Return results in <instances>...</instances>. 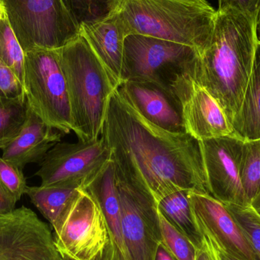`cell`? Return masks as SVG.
Returning a JSON list of instances; mask_svg holds the SVG:
<instances>
[{
  "mask_svg": "<svg viewBox=\"0 0 260 260\" xmlns=\"http://www.w3.org/2000/svg\"><path fill=\"white\" fill-rule=\"evenodd\" d=\"M101 136L111 151L116 177L156 203L177 189L211 196L200 141L153 124L118 88L110 98Z\"/></svg>",
  "mask_w": 260,
  "mask_h": 260,
  "instance_id": "6da1fadb",
  "label": "cell"
},
{
  "mask_svg": "<svg viewBox=\"0 0 260 260\" xmlns=\"http://www.w3.org/2000/svg\"><path fill=\"white\" fill-rule=\"evenodd\" d=\"M256 44L251 20L232 9L217 10L210 41L199 52L194 78L218 102L232 124L244 102Z\"/></svg>",
  "mask_w": 260,
  "mask_h": 260,
  "instance_id": "7a4b0ae2",
  "label": "cell"
},
{
  "mask_svg": "<svg viewBox=\"0 0 260 260\" xmlns=\"http://www.w3.org/2000/svg\"><path fill=\"white\" fill-rule=\"evenodd\" d=\"M56 51L68 88L73 132L79 141L97 140L119 84L80 34Z\"/></svg>",
  "mask_w": 260,
  "mask_h": 260,
  "instance_id": "3957f363",
  "label": "cell"
},
{
  "mask_svg": "<svg viewBox=\"0 0 260 260\" xmlns=\"http://www.w3.org/2000/svg\"><path fill=\"white\" fill-rule=\"evenodd\" d=\"M126 37L143 35L203 50L210 41L217 10L207 2L120 0L117 9Z\"/></svg>",
  "mask_w": 260,
  "mask_h": 260,
  "instance_id": "277c9868",
  "label": "cell"
},
{
  "mask_svg": "<svg viewBox=\"0 0 260 260\" xmlns=\"http://www.w3.org/2000/svg\"><path fill=\"white\" fill-rule=\"evenodd\" d=\"M22 85L27 106L35 114L64 135L73 132L68 88L56 50L24 53Z\"/></svg>",
  "mask_w": 260,
  "mask_h": 260,
  "instance_id": "5b68a950",
  "label": "cell"
},
{
  "mask_svg": "<svg viewBox=\"0 0 260 260\" xmlns=\"http://www.w3.org/2000/svg\"><path fill=\"white\" fill-rule=\"evenodd\" d=\"M24 53L36 48L56 50L79 36L62 0H0Z\"/></svg>",
  "mask_w": 260,
  "mask_h": 260,
  "instance_id": "8992f818",
  "label": "cell"
},
{
  "mask_svg": "<svg viewBox=\"0 0 260 260\" xmlns=\"http://www.w3.org/2000/svg\"><path fill=\"white\" fill-rule=\"evenodd\" d=\"M198 61L195 47L143 35H129L124 41L123 82L146 81L171 88L180 75L189 73L194 76Z\"/></svg>",
  "mask_w": 260,
  "mask_h": 260,
  "instance_id": "52a82bcc",
  "label": "cell"
},
{
  "mask_svg": "<svg viewBox=\"0 0 260 260\" xmlns=\"http://www.w3.org/2000/svg\"><path fill=\"white\" fill-rule=\"evenodd\" d=\"M52 229L55 245L63 259H103L110 241L106 221L97 202L85 189H81Z\"/></svg>",
  "mask_w": 260,
  "mask_h": 260,
  "instance_id": "ba28073f",
  "label": "cell"
},
{
  "mask_svg": "<svg viewBox=\"0 0 260 260\" xmlns=\"http://www.w3.org/2000/svg\"><path fill=\"white\" fill-rule=\"evenodd\" d=\"M111 160V151L102 136L88 142H59L39 164L35 176L41 178V185L61 183L83 189Z\"/></svg>",
  "mask_w": 260,
  "mask_h": 260,
  "instance_id": "9c48e42d",
  "label": "cell"
},
{
  "mask_svg": "<svg viewBox=\"0 0 260 260\" xmlns=\"http://www.w3.org/2000/svg\"><path fill=\"white\" fill-rule=\"evenodd\" d=\"M47 223L21 206L0 215V260H62Z\"/></svg>",
  "mask_w": 260,
  "mask_h": 260,
  "instance_id": "30bf717a",
  "label": "cell"
},
{
  "mask_svg": "<svg viewBox=\"0 0 260 260\" xmlns=\"http://www.w3.org/2000/svg\"><path fill=\"white\" fill-rule=\"evenodd\" d=\"M122 228L129 260H154L161 244L157 203L116 177Z\"/></svg>",
  "mask_w": 260,
  "mask_h": 260,
  "instance_id": "8fae6325",
  "label": "cell"
},
{
  "mask_svg": "<svg viewBox=\"0 0 260 260\" xmlns=\"http://www.w3.org/2000/svg\"><path fill=\"white\" fill-rule=\"evenodd\" d=\"M170 88L180 101L186 133L200 141L240 139L218 102L196 81L192 73L177 76Z\"/></svg>",
  "mask_w": 260,
  "mask_h": 260,
  "instance_id": "7c38bea8",
  "label": "cell"
},
{
  "mask_svg": "<svg viewBox=\"0 0 260 260\" xmlns=\"http://www.w3.org/2000/svg\"><path fill=\"white\" fill-rule=\"evenodd\" d=\"M243 144L234 137L200 141L211 196L224 204L250 205L240 177Z\"/></svg>",
  "mask_w": 260,
  "mask_h": 260,
  "instance_id": "4fadbf2b",
  "label": "cell"
},
{
  "mask_svg": "<svg viewBox=\"0 0 260 260\" xmlns=\"http://www.w3.org/2000/svg\"><path fill=\"white\" fill-rule=\"evenodd\" d=\"M189 201L194 221L202 235L239 259L255 260L250 244L224 203L212 196L192 191H189Z\"/></svg>",
  "mask_w": 260,
  "mask_h": 260,
  "instance_id": "5bb4252c",
  "label": "cell"
},
{
  "mask_svg": "<svg viewBox=\"0 0 260 260\" xmlns=\"http://www.w3.org/2000/svg\"><path fill=\"white\" fill-rule=\"evenodd\" d=\"M118 90L153 124L171 133H186L180 101L171 88L146 81H125Z\"/></svg>",
  "mask_w": 260,
  "mask_h": 260,
  "instance_id": "9a60e30c",
  "label": "cell"
},
{
  "mask_svg": "<svg viewBox=\"0 0 260 260\" xmlns=\"http://www.w3.org/2000/svg\"><path fill=\"white\" fill-rule=\"evenodd\" d=\"M103 213L109 235V244L102 260H129L122 228L121 208L112 160L85 188Z\"/></svg>",
  "mask_w": 260,
  "mask_h": 260,
  "instance_id": "2e32d148",
  "label": "cell"
},
{
  "mask_svg": "<svg viewBox=\"0 0 260 260\" xmlns=\"http://www.w3.org/2000/svg\"><path fill=\"white\" fill-rule=\"evenodd\" d=\"M80 35L108 69L119 86L123 82L126 32L117 10L102 19L80 26Z\"/></svg>",
  "mask_w": 260,
  "mask_h": 260,
  "instance_id": "e0dca14e",
  "label": "cell"
},
{
  "mask_svg": "<svg viewBox=\"0 0 260 260\" xmlns=\"http://www.w3.org/2000/svg\"><path fill=\"white\" fill-rule=\"evenodd\" d=\"M64 134L49 126L28 108L27 119L16 138L2 151V157L24 170L29 164H40L49 151L61 142Z\"/></svg>",
  "mask_w": 260,
  "mask_h": 260,
  "instance_id": "ac0fdd59",
  "label": "cell"
},
{
  "mask_svg": "<svg viewBox=\"0 0 260 260\" xmlns=\"http://www.w3.org/2000/svg\"><path fill=\"white\" fill-rule=\"evenodd\" d=\"M232 126L243 141L260 139V44L258 43L244 102Z\"/></svg>",
  "mask_w": 260,
  "mask_h": 260,
  "instance_id": "d6986e66",
  "label": "cell"
},
{
  "mask_svg": "<svg viewBox=\"0 0 260 260\" xmlns=\"http://www.w3.org/2000/svg\"><path fill=\"white\" fill-rule=\"evenodd\" d=\"M80 190L68 185L55 183L39 186H27L25 194L53 228L79 195Z\"/></svg>",
  "mask_w": 260,
  "mask_h": 260,
  "instance_id": "ffe728a7",
  "label": "cell"
},
{
  "mask_svg": "<svg viewBox=\"0 0 260 260\" xmlns=\"http://www.w3.org/2000/svg\"><path fill=\"white\" fill-rule=\"evenodd\" d=\"M162 215L182 234L185 235L196 248L203 244V237L194 221L189 201V190L177 189L157 202Z\"/></svg>",
  "mask_w": 260,
  "mask_h": 260,
  "instance_id": "44dd1931",
  "label": "cell"
},
{
  "mask_svg": "<svg viewBox=\"0 0 260 260\" xmlns=\"http://www.w3.org/2000/svg\"><path fill=\"white\" fill-rule=\"evenodd\" d=\"M27 112L25 99L0 98V149L7 146L19 134Z\"/></svg>",
  "mask_w": 260,
  "mask_h": 260,
  "instance_id": "7402d4cb",
  "label": "cell"
},
{
  "mask_svg": "<svg viewBox=\"0 0 260 260\" xmlns=\"http://www.w3.org/2000/svg\"><path fill=\"white\" fill-rule=\"evenodd\" d=\"M240 177L249 203L260 191V139L244 141Z\"/></svg>",
  "mask_w": 260,
  "mask_h": 260,
  "instance_id": "603a6c76",
  "label": "cell"
},
{
  "mask_svg": "<svg viewBox=\"0 0 260 260\" xmlns=\"http://www.w3.org/2000/svg\"><path fill=\"white\" fill-rule=\"evenodd\" d=\"M120 0H62L64 6L75 22H93L105 18L117 9Z\"/></svg>",
  "mask_w": 260,
  "mask_h": 260,
  "instance_id": "cb8c5ba5",
  "label": "cell"
},
{
  "mask_svg": "<svg viewBox=\"0 0 260 260\" xmlns=\"http://www.w3.org/2000/svg\"><path fill=\"white\" fill-rule=\"evenodd\" d=\"M0 59L22 82L24 52L9 24L6 13L0 21Z\"/></svg>",
  "mask_w": 260,
  "mask_h": 260,
  "instance_id": "d4e9b609",
  "label": "cell"
},
{
  "mask_svg": "<svg viewBox=\"0 0 260 260\" xmlns=\"http://www.w3.org/2000/svg\"><path fill=\"white\" fill-rule=\"evenodd\" d=\"M157 212L162 244L178 260H196L195 246L162 215L159 209Z\"/></svg>",
  "mask_w": 260,
  "mask_h": 260,
  "instance_id": "484cf974",
  "label": "cell"
},
{
  "mask_svg": "<svg viewBox=\"0 0 260 260\" xmlns=\"http://www.w3.org/2000/svg\"><path fill=\"white\" fill-rule=\"evenodd\" d=\"M247 238L254 254L260 260V215L250 206L224 204Z\"/></svg>",
  "mask_w": 260,
  "mask_h": 260,
  "instance_id": "4316f807",
  "label": "cell"
},
{
  "mask_svg": "<svg viewBox=\"0 0 260 260\" xmlns=\"http://www.w3.org/2000/svg\"><path fill=\"white\" fill-rule=\"evenodd\" d=\"M0 183L19 201L27 189V182L22 170L0 156Z\"/></svg>",
  "mask_w": 260,
  "mask_h": 260,
  "instance_id": "83f0119b",
  "label": "cell"
},
{
  "mask_svg": "<svg viewBox=\"0 0 260 260\" xmlns=\"http://www.w3.org/2000/svg\"><path fill=\"white\" fill-rule=\"evenodd\" d=\"M0 98L25 99L22 82L1 59H0Z\"/></svg>",
  "mask_w": 260,
  "mask_h": 260,
  "instance_id": "f1b7e54d",
  "label": "cell"
},
{
  "mask_svg": "<svg viewBox=\"0 0 260 260\" xmlns=\"http://www.w3.org/2000/svg\"><path fill=\"white\" fill-rule=\"evenodd\" d=\"M260 9V0H218V10L232 9L241 12L254 23L258 11Z\"/></svg>",
  "mask_w": 260,
  "mask_h": 260,
  "instance_id": "f546056e",
  "label": "cell"
},
{
  "mask_svg": "<svg viewBox=\"0 0 260 260\" xmlns=\"http://www.w3.org/2000/svg\"><path fill=\"white\" fill-rule=\"evenodd\" d=\"M18 200L0 183V215H4L15 209Z\"/></svg>",
  "mask_w": 260,
  "mask_h": 260,
  "instance_id": "4dcf8cb0",
  "label": "cell"
},
{
  "mask_svg": "<svg viewBox=\"0 0 260 260\" xmlns=\"http://www.w3.org/2000/svg\"><path fill=\"white\" fill-rule=\"evenodd\" d=\"M203 237V244L200 248L197 250L196 260H218L210 241L205 235Z\"/></svg>",
  "mask_w": 260,
  "mask_h": 260,
  "instance_id": "1f68e13d",
  "label": "cell"
},
{
  "mask_svg": "<svg viewBox=\"0 0 260 260\" xmlns=\"http://www.w3.org/2000/svg\"><path fill=\"white\" fill-rule=\"evenodd\" d=\"M205 236L210 241L211 244H212V247H213L214 250H215V253H216L217 257H218V260H242L239 259V258L236 257V256H233V255L231 254V253H228L227 251H225V250H223L221 247H220L218 244H215L213 241H212L209 237L206 236V235H205Z\"/></svg>",
  "mask_w": 260,
  "mask_h": 260,
  "instance_id": "d6a6232c",
  "label": "cell"
},
{
  "mask_svg": "<svg viewBox=\"0 0 260 260\" xmlns=\"http://www.w3.org/2000/svg\"><path fill=\"white\" fill-rule=\"evenodd\" d=\"M154 260H178L171 252L168 250V249L163 244H160L157 248V252H156L155 258Z\"/></svg>",
  "mask_w": 260,
  "mask_h": 260,
  "instance_id": "836d02e7",
  "label": "cell"
},
{
  "mask_svg": "<svg viewBox=\"0 0 260 260\" xmlns=\"http://www.w3.org/2000/svg\"><path fill=\"white\" fill-rule=\"evenodd\" d=\"M254 32L256 37V42L260 44V9L258 11L256 19L254 21Z\"/></svg>",
  "mask_w": 260,
  "mask_h": 260,
  "instance_id": "e575fe53",
  "label": "cell"
},
{
  "mask_svg": "<svg viewBox=\"0 0 260 260\" xmlns=\"http://www.w3.org/2000/svg\"><path fill=\"white\" fill-rule=\"evenodd\" d=\"M250 206L260 215V191L259 193L252 200Z\"/></svg>",
  "mask_w": 260,
  "mask_h": 260,
  "instance_id": "d590c367",
  "label": "cell"
},
{
  "mask_svg": "<svg viewBox=\"0 0 260 260\" xmlns=\"http://www.w3.org/2000/svg\"><path fill=\"white\" fill-rule=\"evenodd\" d=\"M5 13H6V12H5V9L4 7H3V3L0 1V21H1L3 17L4 16Z\"/></svg>",
  "mask_w": 260,
  "mask_h": 260,
  "instance_id": "8d00e7d4",
  "label": "cell"
},
{
  "mask_svg": "<svg viewBox=\"0 0 260 260\" xmlns=\"http://www.w3.org/2000/svg\"><path fill=\"white\" fill-rule=\"evenodd\" d=\"M184 1L195 2V3H203V2H205L206 0H184Z\"/></svg>",
  "mask_w": 260,
  "mask_h": 260,
  "instance_id": "74e56055",
  "label": "cell"
},
{
  "mask_svg": "<svg viewBox=\"0 0 260 260\" xmlns=\"http://www.w3.org/2000/svg\"><path fill=\"white\" fill-rule=\"evenodd\" d=\"M62 260H70V259H63Z\"/></svg>",
  "mask_w": 260,
  "mask_h": 260,
  "instance_id": "f35d334b",
  "label": "cell"
}]
</instances>
